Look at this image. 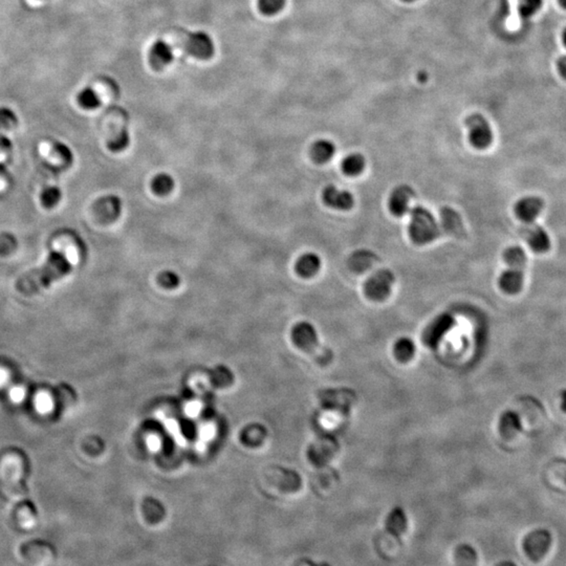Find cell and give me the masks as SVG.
Listing matches in <instances>:
<instances>
[{
	"instance_id": "ba28073f",
	"label": "cell",
	"mask_w": 566,
	"mask_h": 566,
	"mask_svg": "<svg viewBox=\"0 0 566 566\" xmlns=\"http://www.w3.org/2000/svg\"><path fill=\"white\" fill-rule=\"evenodd\" d=\"M551 544V534L548 533L547 530H538L526 536L524 540V550L530 559L539 561L546 555Z\"/></svg>"
},
{
	"instance_id": "603a6c76",
	"label": "cell",
	"mask_w": 566,
	"mask_h": 566,
	"mask_svg": "<svg viewBox=\"0 0 566 566\" xmlns=\"http://www.w3.org/2000/svg\"><path fill=\"white\" fill-rule=\"evenodd\" d=\"M365 158L362 154L352 153L346 156L342 162V171L348 176H357L363 172L365 168Z\"/></svg>"
},
{
	"instance_id": "cb8c5ba5",
	"label": "cell",
	"mask_w": 566,
	"mask_h": 566,
	"mask_svg": "<svg viewBox=\"0 0 566 566\" xmlns=\"http://www.w3.org/2000/svg\"><path fill=\"white\" fill-rule=\"evenodd\" d=\"M78 103L85 110H96L101 105V99L96 90L86 87L78 95Z\"/></svg>"
},
{
	"instance_id": "f546056e",
	"label": "cell",
	"mask_w": 566,
	"mask_h": 566,
	"mask_svg": "<svg viewBox=\"0 0 566 566\" xmlns=\"http://www.w3.org/2000/svg\"><path fill=\"white\" fill-rule=\"evenodd\" d=\"M17 123L15 114L9 108H0V130H9Z\"/></svg>"
},
{
	"instance_id": "d6a6232c",
	"label": "cell",
	"mask_w": 566,
	"mask_h": 566,
	"mask_svg": "<svg viewBox=\"0 0 566 566\" xmlns=\"http://www.w3.org/2000/svg\"><path fill=\"white\" fill-rule=\"evenodd\" d=\"M562 38H563L564 45H566V29H564L563 35H562Z\"/></svg>"
},
{
	"instance_id": "ffe728a7",
	"label": "cell",
	"mask_w": 566,
	"mask_h": 566,
	"mask_svg": "<svg viewBox=\"0 0 566 566\" xmlns=\"http://www.w3.org/2000/svg\"><path fill=\"white\" fill-rule=\"evenodd\" d=\"M334 152H336V146L332 140L322 138V140H317L316 143L312 146L310 156L317 164H324L330 161Z\"/></svg>"
},
{
	"instance_id": "4fadbf2b",
	"label": "cell",
	"mask_w": 566,
	"mask_h": 566,
	"mask_svg": "<svg viewBox=\"0 0 566 566\" xmlns=\"http://www.w3.org/2000/svg\"><path fill=\"white\" fill-rule=\"evenodd\" d=\"M415 197V191L409 186L402 185L395 188L389 197V210L395 217L405 215L409 211V204Z\"/></svg>"
},
{
	"instance_id": "83f0119b",
	"label": "cell",
	"mask_w": 566,
	"mask_h": 566,
	"mask_svg": "<svg viewBox=\"0 0 566 566\" xmlns=\"http://www.w3.org/2000/svg\"><path fill=\"white\" fill-rule=\"evenodd\" d=\"M158 282L166 288H177L181 283V277L174 271L167 270L158 275Z\"/></svg>"
},
{
	"instance_id": "9a60e30c",
	"label": "cell",
	"mask_w": 566,
	"mask_h": 566,
	"mask_svg": "<svg viewBox=\"0 0 566 566\" xmlns=\"http://www.w3.org/2000/svg\"><path fill=\"white\" fill-rule=\"evenodd\" d=\"M408 528V518L405 510L399 506H395L389 512L385 520V532L397 540L405 535Z\"/></svg>"
},
{
	"instance_id": "4dcf8cb0",
	"label": "cell",
	"mask_w": 566,
	"mask_h": 566,
	"mask_svg": "<svg viewBox=\"0 0 566 566\" xmlns=\"http://www.w3.org/2000/svg\"><path fill=\"white\" fill-rule=\"evenodd\" d=\"M558 71L562 78L566 79V56L561 57L558 61Z\"/></svg>"
},
{
	"instance_id": "7c38bea8",
	"label": "cell",
	"mask_w": 566,
	"mask_h": 566,
	"mask_svg": "<svg viewBox=\"0 0 566 566\" xmlns=\"http://www.w3.org/2000/svg\"><path fill=\"white\" fill-rule=\"evenodd\" d=\"M96 213L101 221L105 223H112L120 217L123 211V201L118 195L110 194L97 201Z\"/></svg>"
},
{
	"instance_id": "52a82bcc",
	"label": "cell",
	"mask_w": 566,
	"mask_h": 566,
	"mask_svg": "<svg viewBox=\"0 0 566 566\" xmlns=\"http://www.w3.org/2000/svg\"><path fill=\"white\" fill-rule=\"evenodd\" d=\"M185 47L191 56L201 60H208L214 54V43L206 32L199 31L190 34Z\"/></svg>"
},
{
	"instance_id": "f1b7e54d",
	"label": "cell",
	"mask_w": 566,
	"mask_h": 566,
	"mask_svg": "<svg viewBox=\"0 0 566 566\" xmlns=\"http://www.w3.org/2000/svg\"><path fill=\"white\" fill-rule=\"evenodd\" d=\"M61 199V192L58 188H47L41 194V203L47 208L54 207Z\"/></svg>"
},
{
	"instance_id": "d4e9b609",
	"label": "cell",
	"mask_w": 566,
	"mask_h": 566,
	"mask_svg": "<svg viewBox=\"0 0 566 566\" xmlns=\"http://www.w3.org/2000/svg\"><path fill=\"white\" fill-rule=\"evenodd\" d=\"M130 145V134L127 130H122L118 136L108 142V149L112 152H122Z\"/></svg>"
},
{
	"instance_id": "2e32d148",
	"label": "cell",
	"mask_w": 566,
	"mask_h": 566,
	"mask_svg": "<svg viewBox=\"0 0 566 566\" xmlns=\"http://www.w3.org/2000/svg\"><path fill=\"white\" fill-rule=\"evenodd\" d=\"M173 60V49L169 43L158 40L152 45L149 51L150 65L156 71L163 69Z\"/></svg>"
},
{
	"instance_id": "30bf717a",
	"label": "cell",
	"mask_w": 566,
	"mask_h": 566,
	"mask_svg": "<svg viewBox=\"0 0 566 566\" xmlns=\"http://www.w3.org/2000/svg\"><path fill=\"white\" fill-rule=\"evenodd\" d=\"M454 318L449 314H443L436 317L423 330V341L428 346H434L441 341V338L452 328Z\"/></svg>"
},
{
	"instance_id": "484cf974",
	"label": "cell",
	"mask_w": 566,
	"mask_h": 566,
	"mask_svg": "<svg viewBox=\"0 0 566 566\" xmlns=\"http://www.w3.org/2000/svg\"><path fill=\"white\" fill-rule=\"evenodd\" d=\"M541 5L542 0H519L518 9H519L520 15L524 19H530L539 11Z\"/></svg>"
},
{
	"instance_id": "8fae6325",
	"label": "cell",
	"mask_w": 566,
	"mask_h": 566,
	"mask_svg": "<svg viewBox=\"0 0 566 566\" xmlns=\"http://www.w3.org/2000/svg\"><path fill=\"white\" fill-rule=\"evenodd\" d=\"M543 208L544 201L540 197L530 195L522 197L516 203L515 213L524 223H532L541 214Z\"/></svg>"
},
{
	"instance_id": "ac0fdd59",
	"label": "cell",
	"mask_w": 566,
	"mask_h": 566,
	"mask_svg": "<svg viewBox=\"0 0 566 566\" xmlns=\"http://www.w3.org/2000/svg\"><path fill=\"white\" fill-rule=\"evenodd\" d=\"M39 150H40L41 156L45 160L53 162V163L59 162L63 165H66V164L69 165L73 160L72 152L69 151V148L62 145V144L53 145V144L42 143Z\"/></svg>"
},
{
	"instance_id": "d6986e66",
	"label": "cell",
	"mask_w": 566,
	"mask_h": 566,
	"mask_svg": "<svg viewBox=\"0 0 566 566\" xmlns=\"http://www.w3.org/2000/svg\"><path fill=\"white\" fill-rule=\"evenodd\" d=\"M321 259L315 253L302 255L296 262V272L304 278H310L319 272Z\"/></svg>"
},
{
	"instance_id": "6da1fadb",
	"label": "cell",
	"mask_w": 566,
	"mask_h": 566,
	"mask_svg": "<svg viewBox=\"0 0 566 566\" xmlns=\"http://www.w3.org/2000/svg\"><path fill=\"white\" fill-rule=\"evenodd\" d=\"M72 265L73 263L66 255L60 252L53 253L43 269L29 273L19 279L16 283V290L23 295L37 294L49 288L51 282L69 274L72 270Z\"/></svg>"
},
{
	"instance_id": "5b68a950",
	"label": "cell",
	"mask_w": 566,
	"mask_h": 566,
	"mask_svg": "<svg viewBox=\"0 0 566 566\" xmlns=\"http://www.w3.org/2000/svg\"><path fill=\"white\" fill-rule=\"evenodd\" d=\"M395 276L388 270H381L371 275L364 284L366 297L373 302H383L391 295Z\"/></svg>"
},
{
	"instance_id": "1f68e13d",
	"label": "cell",
	"mask_w": 566,
	"mask_h": 566,
	"mask_svg": "<svg viewBox=\"0 0 566 566\" xmlns=\"http://www.w3.org/2000/svg\"><path fill=\"white\" fill-rule=\"evenodd\" d=\"M306 562L310 566H332L330 563H316V562L312 561V560H310V561L308 560V561Z\"/></svg>"
},
{
	"instance_id": "3957f363",
	"label": "cell",
	"mask_w": 566,
	"mask_h": 566,
	"mask_svg": "<svg viewBox=\"0 0 566 566\" xmlns=\"http://www.w3.org/2000/svg\"><path fill=\"white\" fill-rule=\"evenodd\" d=\"M504 259L508 268L500 275V288L508 294H516L521 290L524 284L526 252L517 245L510 247L504 251Z\"/></svg>"
},
{
	"instance_id": "4316f807",
	"label": "cell",
	"mask_w": 566,
	"mask_h": 566,
	"mask_svg": "<svg viewBox=\"0 0 566 566\" xmlns=\"http://www.w3.org/2000/svg\"><path fill=\"white\" fill-rule=\"evenodd\" d=\"M286 0H258V8L264 15H275L286 5Z\"/></svg>"
},
{
	"instance_id": "7a4b0ae2",
	"label": "cell",
	"mask_w": 566,
	"mask_h": 566,
	"mask_svg": "<svg viewBox=\"0 0 566 566\" xmlns=\"http://www.w3.org/2000/svg\"><path fill=\"white\" fill-rule=\"evenodd\" d=\"M408 231L411 241L419 245L432 243L441 234L445 235L441 219L437 221L428 209L421 206L411 210Z\"/></svg>"
},
{
	"instance_id": "277c9868",
	"label": "cell",
	"mask_w": 566,
	"mask_h": 566,
	"mask_svg": "<svg viewBox=\"0 0 566 566\" xmlns=\"http://www.w3.org/2000/svg\"><path fill=\"white\" fill-rule=\"evenodd\" d=\"M293 338L297 345L312 354L322 363H328L332 360V352L320 344L316 330L310 323L302 322L297 324L293 330Z\"/></svg>"
},
{
	"instance_id": "836d02e7",
	"label": "cell",
	"mask_w": 566,
	"mask_h": 566,
	"mask_svg": "<svg viewBox=\"0 0 566 566\" xmlns=\"http://www.w3.org/2000/svg\"><path fill=\"white\" fill-rule=\"evenodd\" d=\"M560 5L566 9V0H559Z\"/></svg>"
},
{
	"instance_id": "e575fe53",
	"label": "cell",
	"mask_w": 566,
	"mask_h": 566,
	"mask_svg": "<svg viewBox=\"0 0 566 566\" xmlns=\"http://www.w3.org/2000/svg\"><path fill=\"white\" fill-rule=\"evenodd\" d=\"M404 1H415V0H404Z\"/></svg>"
},
{
	"instance_id": "5bb4252c",
	"label": "cell",
	"mask_w": 566,
	"mask_h": 566,
	"mask_svg": "<svg viewBox=\"0 0 566 566\" xmlns=\"http://www.w3.org/2000/svg\"><path fill=\"white\" fill-rule=\"evenodd\" d=\"M322 199H323L324 204L328 207L337 210H344V211L352 209L355 205V199H354L350 192L342 191V190L338 189L334 186H328L324 189Z\"/></svg>"
},
{
	"instance_id": "7402d4cb",
	"label": "cell",
	"mask_w": 566,
	"mask_h": 566,
	"mask_svg": "<svg viewBox=\"0 0 566 566\" xmlns=\"http://www.w3.org/2000/svg\"><path fill=\"white\" fill-rule=\"evenodd\" d=\"M174 187H175V181H174L172 175L166 173V172L156 174L151 182L152 191L156 195H160V197L168 195L174 189Z\"/></svg>"
},
{
	"instance_id": "e0dca14e",
	"label": "cell",
	"mask_w": 566,
	"mask_h": 566,
	"mask_svg": "<svg viewBox=\"0 0 566 566\" xmlns=\"http://www.w3.org/2000/svg\"><path fill=\"white\" fill-rule=\"evenodd\" d=\"M439 219L444 225L445 234L456 237H462L465 234L462 217L452 208H443L441 210V219Z\"/></svg>"
},
{
	"instance_id": "9c48e42d",
	"label": "cell",
	"mask_w": 566,
	"mask_h": 566,
	"mask_svg": "<svg viewBox=\"0 0 566 566\" xmlns=\"http://www.w3.org/2000/svg\"><path fill=\"white\" fill-rule=\"evenodd\" d=\"M522 236L534 252L541 254L551 249V238L541 225L526 223L522 229Z\"/></svg>"
},
{
	"instance_id": "8992f818",
	"label": "cell",
	"mask_w": 566,
	"mask_h": 566,
	"mask_svg": "<svg viewBox=\"0 0 566 566\" xmlns=\"http://www.w3.org/2000/svg\"><path fill=\"white\" fill-rule=\"evenodd\" d=\"M469 140L473 147L486 149L493 142V132L490 124L482 114H475L467 118Z\"/></svg>"
},
{
	"instance_id": "44dd1931",
	"label": "cell",
	"mask_w": 566,
	"mask_h": 566,
	"mask_svg": "<svg viewBox=\"0 0 566 566\" xmlns=\"http://www.w3.org/2000/svg\"><path fill=\"white\" fill-rule=\"evenodd\" d=\"M393 355L397 361L403 363L410 361L415 355V342L409 338H399L393 345Z\"/></svg>"
}]
</instances>
